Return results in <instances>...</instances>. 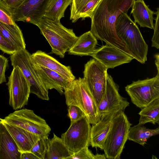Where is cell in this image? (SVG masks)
Listing matches in <instances>:
<instances>
[{"instance_id": "obj_1", "label": "cell", "mask_w": 159, "mask_h": 159, "mask_svg": "<svg viewBox=\"0 0 159 159\" xmlns=\"http://www.w3.org/2000/svg\"><path fill=\"white\" fill-rule=\"evenodd\" d=\"M134 0H101L93 12L90 31L97 39L134 57L125 43L117 36L115 24L118 16L127 12Z\"/></svg>"}, {"instance_id": "obj_2", "label": "cell", "mask_w": 159, "mask_h": 159, "mask_svg": "<svg viewBox=\"0 0 159 159\" xmlns=\"http://www.w3.org/2000/svg\"><path fill=\"white\" fill-rule=\"evenodd\" d=\"M34 25L39 29L41 34L45 38L52 49L51 53L63 58L77 39L72 29L64 27L60 20H52L45 17Z\"/></svg>"}, {"instance_id": "obj_3", "label": "cell", "mask_w": 159, "mask_h": 159, "mask_svg": "<svg viewBox=\"0 0 159 159\" xmlns=\"http://www.w3.org/2000/svg\"><path fill=\"white\" fill-rule=\"evenodd\" d=\"M115 29L117 36L125 43L134 59L144 64L147 60L148 45L136 23L127 12H123L118 16Z\"/></svg>"}, {"instance_id": "obj_4", "label": "cell", "mask_w": 159, "mask_h": 159, "mask_svg": "<svg viewBox=\"0 0 159 159\" xmlns=\"http://www.w3.org/2000/svg\"><path fill=\"white\" fill-rule=\"evenodd\" d=\"M64 94L67 106L74 105L79 107L90 124H95L100 120L97 104L83 78L80 77L73 80L64 90Z\"/></svg>"}, {"instance_id": "obj_5", "label": "cell", "mask_w": 159, "mask_h": 159, "mask_svg": "<svg viewBox=\"0 0 159 159\" xmlns=\"http://www.w3.org/2000/svg\"><path fill=\"white\" fill-rule=\"evenodd\" d=\"M131 125L124 111H120L113 116L103 148L107 159H120Z\"/></svg>"}, {"instance_id": "obj_6", "label": "cell", "mask_w": 159, "mask_h": 159, "mask_svg": "<svg viewBox=\"0 0 159 159\" xmlns=\"http://www.w3.org/2000/svg\"><path fill=\"white\" fill-rule=\"evenodd\" d=\"M31 54L25 49L16 52L11 55V64L13 67L18 66L29 83L30 93L39 98L48 100V90L45 87L34 68L30 59Z\"/></svg>"}, {"instance_id": "obj_7", "label": "cell", "mask_w": 159, "mask_h": 159, "mask_svg": "<svg viewBox=\"0 0 159 159\" xmlns=\"http://www.w3.org/2000/svg\"><path fill=\"white\" fill-rule=\"evenodd\" d=\"M125 88L132 102L141 109L159 98V72L153 78L133 81Z\"/></svg>"}, {"instance_id": "obj_8", "label": "cell", "mask_w": 159, "mask_h": 159, "mask_svg": "<svg viewBox=\"0 0 159 159\" xmlns=\"http://www.w3.org/2000/svg\"><path fill=\"white\" fill-rule=\"evenodd\" d=\"M3 120L41 138H48L51 130L43 119L36 115L33 110L26 108L16 110Z\"/></svg>"}, {"instance_id": "obj_9", "label": "cell", "mask_w": 159, "mask_h": 159, "mask_svg": "<svg viewBox=\"0 0 159 159\" xmlns=\"http://www.w3.org/2000/svg\"><path fill=\"white\" fill-rule=\"evenodd\" d=\"M7 85L9 93V103L14 110L21 109L27 104L30 85L18 66L13 67Z\"/></svg>"}, {"instance_id": "obj_10", "label": "cell", "mask_w": 159, "mask_h": 159, "mask_svg": "<svg viewBox=\"0 0 159 159\" xmlns=\"http://www.w3.org/2000/svg\"><path fill=\"white\" fill-rule=\"evenodd\" d=\"M107 68L94 58L84 65V78L97 105L102 99L106 86Z\"/></svg>"}, {"instance_id": "obj_11", "label": "cell", "mask_w": 159, "mask_h": 159, "mask_svg": "<svg viewBox=\"0 0 159 159\" xmlns=\"http://www.w3.org/2000/svg\"><path fill=\"white\" fill-rule=\"evenodd\" d=\"M91 126L87 118L84 117L70 125L61 135L63 142L71 152L75 153L90 145Z\"/></svg>"}, {"instance_id": "obj_12", "label": "cell", "mask_w": 159, "mask_h": 159, "mask_svg": "<svg viewBox=\"0 0 159 159\" xmlns=\"http://www.w3.org/2000/svg\"><path fill=\"white\" fill-rule=\"evenodd\" d=\"M106 79L105 93L97 105L100 118L103 115L110 113H115L121 111H124L129 105L127 100L120 95L119 93V86L107 72Z\"/></svg>"}, {"instance_id": "obj_13", "label": "cell", "mask_w": 159, "mask_h": 159, "mask_svg": "<svg viewBox=\"0 0 159 159\" xmlns=\"http://www.w3.org/2000/svg\"><path fill=\"white\" fill-rule=\"evenodd\" d=\"M50 0H25L18 8L11 9L15 21H21L34 25L44 17Z\"/></svg>"}, {"instance_id": "obj_14", "label": "cell", "mask_w": 159, "mask_h": 159, "mask_svg": "<svg viewBox=\"0 0 159 159\" xmlns=\"http://www.w3.org/2000/svg\"><path fill=\"white\" fill-rule=\"evenodd\" d=\"M90 56L107 69H113L122 64L129 63L134 59L124 52L107 44L95 49Z\"/></svg>"}, {"instance_id": "obj_15", "label": "cell", "mask_w": 159, "mask_h": 159, "mask_svg": "<svg viewBox=\"0 0 159 159\" xmlns=\"http://www.w3.org/2000/svg\"><path fill=\"white\" fill-rule=\"evenodd\" d=\"M32 63L43 84L48 90L54 89L61 95H62L64 93V90L69 87L73 81L54 71L32 62Z\"/></svg>"}, {"instance_id": "obj_16", "label": "cell", "mask_w": 159, "mask_h": 159, "mask_svg": "<svg viewBox=\"0 0 159 159\" xmlns=\"http://www.w3.org/2000/svg\"><path fill=\"white\" fill-rule=\"evenodd\" d=\"M0 121L5 126L13 138L21 153L30 151L40 137L18 126L7 123L0 118Z\"/></svg>"}, {"instance_id": "obj_17", "label": "cell", "mask_w": 159, "mask_h": 159, "mask_svg": "<svg viewBox=\"0 0 159 159\" xmlns=\"http://www.w3.org/2000/svg\"><path fill=\"white\" fill-rule=\"evenodd\" d=\"M30 57L32 62L38 65L54 71L70 80L75 79L70 66L62 64L44 52L38 50L31 54Z\"/></svg>"}, {"instance_id": "obj_18", "label": "cell", "mask_w": 159, "mask_h": 159, "mask_svg": "<svg viewBox=\"0 0 159 159\" xmlns=\"http://www.w3.org/2000/svg\"><path fill=\"white\" fill-rule=\"evenodd\" d=\"M117 112L102 116L100 120L91 127L90 145L93 148H98L103 150L105 141L111 127L112 117Z\"/></svg>"}, {"instance_id": "obj_19", "label": "cell", "mask_w": 159, "mask_h": 159, "mask_svg": "<svg viewBox=\"0 0 159 159\" xmlns=\"http://www.w3.org/2000/svg\"><path fill=\"white\" fill-rule=\"evenodd\" d=\"M20 155L13 138L0 121V159H20Z\"/></svg>"}, {"instance_id": "obj_20", "label": "cell", "mask_w": 159, "mask_h": 159, "mask_svg": "<svg viewBox=\"0 0 159 159\" xmlns=\"http://www.w3.org/2000/svg\"><path fill=\"white\" fill-rule=\"evenodd\" d=\"M131 7V14L133 16L135 23L140 27L153 29V15L155 13L149 8L143 0H134Z\"/></svg>"}, {"instance_id": "obj_21", "label": "cell", "mask_w": 159, "mask_h": 159, "mask_svg": "<svg viewBox=\"0 0 159 159\" xmlns=\"http://www.w3.org/2000/svg\"><path fill=\"white\" fill-rule=\"evenodd\" d=\"M97 40L90 31L85 32L78 37L68 51V53L80 56H90L96 49Z\"/></svg>"}, {"instance_id": "obj_22", "label": "cell", "mask_w": 159, "mask_h": 159, "mask_svg": "<svg viewBox=\"0 0 159 159\" xmlns=\"http://www.w3.org/2000/svg\"><path fill=\"white\" fill-rule=\"evenodd\" d=\"M0 32L16 52L25 49L26 44L23 34L17 24L8 25L0 21Z\"/></svg>"}, {"instance_id": "obj_23", "label": "cell", "mask_w": 159, "mask_h": 159, "mask_svg": "<svg viewBox=\"0 0 159 159\" xmlns=\"http://www.w3.org/2000/svg\"><path fill=\"white\" fill-rule=\"evenodd\" d=\"M74 153L70 151L61 138L54 133L51 139H48L45 159H69Z\"/></svg>"}, {"instance_id": "obj_24", "label": "cell", "mask_w": 159, "mask_h": 159, "mask_svg": "<svg viewBox=\"0 0 159 159\" xmlns=\"http://www.w3.org/2000/svg\"><path fill=\"white\" fill-rule=\"evenodd\" d=\"M159 134V128L151 129L146 128L143 125L138 123L130 127L129 132L128 139L144 146L148 139Z\"/></svg>"}, {"instance_id": "obj_25", "label": "cell", "mask_w": 159, "mask_h": 159, "mask_svg": "<svg viewBox=\"0 0 159 159\" xmlns=\"http://www.w3.org/2000/svg\"><path fill=\"white\" fill-rule=\"evenodd\" d=\"M72 0H50L44 17L52 20H60L64 17L65 12Z\"/></svg>"}, {"instance_id": "obj_26", "label": "cell", "mask_w": 159, "mask_h": 159, "mask_svg": "<svg viewBox=\"0 0 159 159\" xmlns=\"http://www.w3.org/2000/svg\"><path fill=\"white\" fill-rule=\"evenodd\" d=\"M139 123L144 125L150 123L155 125L159 123V98H157L141 109L139 113Z\"/></svg>"}, {"instance_id": "obj_27", "label": "cell", "mask_w": 159, "mask_h": 159, "mask_svg": "<svg viewBox=\"0 0 159 159\" xmlns=\"http://www.w3.org/2000/svg\"><path fill=\"white\" fill-rule=\"evenodd\" d=\"M0 21L7 24H17L14 19L11 9L2 0H0Z\"/></svg>"}, {"instance_id": "obj_28", "label": "cell", "mask_w": 159, "mask_h": 159, "mask_svg": "<svg viewBox=\"0 0 159 159\" xmlns=\"http://www.w3.org/2000/svg\"><path fill=\"white\" fill-rule=\"evenodd\" d=\"M48 138H41L34 145L30 152L39 159H45Z\"/></svg>"}, {"instance_id": "obj_29", "label": "cell", "mask_w": 159, "mask_h": 159, "mask_svg": "<svg viewBox=\"0 0 159 159\" xmlns=\"http://www.w3.org/2000/svg\"><path fill=\"white\" fill-rule=\"evenodd\" d=\"M89 147H85L78 152L74 153L69 159H107L104 154L94 155L89 149Z\"/></svg>"}, {"instance_id": "obj_30", "label": "cell", "mask_w": 159, "mask_h": 159, "mask_svg": "<svg viewBox=\"0 0 159 159\" xmlns=\"http://www.w3.org/2000/svg\"><path fill=\"white\" fill-rule=\"evenodd\" d=\"M101 0H91L81 10L75 18L74 23L79 19L82 20L87 18H91L92 15L97 5Z\"/></svg>"}, {"instance_id": "obj_31", "label": "cell", "mask_w": 159, "mask_h": 159, "mask_svg": "<svg viewBox=\"0 0 159 159\" xmlns=\"http://www.w3.org/2000/svg\"><path fill=\"white\" fill-rule=\"evenodd\" d=\"M91 0H72L70 7V20L74 23L82 8Z\"/></svg>"}, {"instance_id": "obj_32", "label": "cell", "mask_w": 159, "mask_h": 159, "mask_svg": "<svg viewBox=\"0 0 159 159\" xmlns=\"http://www.w3.org/2000/svg\"><path fill=\"white\" fill-rule=\"evenodd\" d=\"M68 107L67 116L70 119V124L86 116L84 113L78 107L70 105Z\"/></svg>"}, {"instance_id": "obj_33", "label": "cell", "mask_w": 159, "mask_h": 159, "mask_svg": "<svg viewBox=\"0 0 159 159\" xmlns=\"http://www.w3.org/2000/svg\"><path fill=\"white\" fill-rule=\"evenodd\" d=\"M156 17L155 19L153 30L154 34L152 39V47L158 49L159 48V8H157L155 12Z\"/></svg>"}, {"instance_id": "obj_34", "label": "cell", "mask_w": 159, "mask_h": 159, "mask_svg": "<svg viewBox=\"0 0 159 159\" xmlns=\"http://www.w3.org/2000/svg\"><path fill=\"white\" fill-rule=\"evenodd\" d=\"M0 50L4 53L11 55L16 52L14 48L6 40L0 32Z\"/></svg>"}, {"instance_id": "obj_35", "label": "cell", "mask_w": 159, "mask_h": 159, "mask_svg": "<svg viewBox=\"0 0 159 159\" xmlns=\"http://www.w3.org/2000/svg\"><path fill=\"white\" fill-rule=\"evenodd\" d=\"M8 62L7 58L0 55V84L6 82L5 72L8 66Z\"/></svg>"}, {"instance_id": "obj_36", "label": "cell", "mask_w": 159, "mask_h": 159, "mask_svg": "<svg viewBox=\"0 0 159 159\" xmlns=\"http://www.w3.org/2000/svg\"><path fill=\"white\" fill-rule=\"evenodd\" d=\"M11 9L18 8L25 0H2Z\"/></svg>"}, {"instance_id": "obj_37", "label": "cell", "mask_w": 159, "mask_h": 159, "mask_svg": "<svg viewBox=\"0 0 159 159\" xmlns=\"http://www.w3.org/2000/svg\"><path fill=\"white\" fill-rule=\"evenodd\" d=\"M20 159H39V158L30 151L21 153Z\"/></svg>"}, {"instance_id": "obj_38", "label": "cell", "mask_w": 159, "mask_h": 159, "mask_svg": "<svg viewBox=\"0 0 159 159\" xmlns=\"http://www.w3.org/2000/svg\"><path fill=\"white\" fill-rule=\"evenodd\" d=\"M155 64L157 67V72H159V55L157 54L155 55Z\"/></svg>"}]
</instances>
